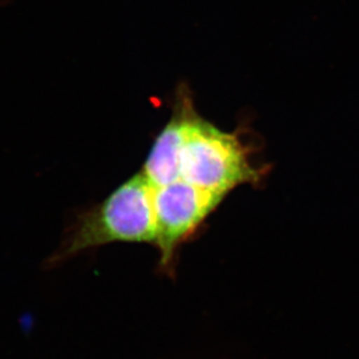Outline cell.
<instances>
[{"mask_svg":"<svg viewBox=\"0 0 359 359\" xmlns=\"http://www.w3.org/2000/svg\"><path fill=\"white\" fill-rule=\"evenodd\" d=\"M156 233L153 187L142 172L136 173L104 201L79 214L50 263L114 242L155 245Z\"/></svg>","mask_w":359,"mask_h":359,"instance_id":"obj_1","label":"cell"},{"mask_svg":"<svg viewBox=\"0 0 359 359\" xmlns=\"http://www.w3.org/2000/svg\"><path fill=\"white\" fill-rule=\"evenodd\" d=\"M261 175L240 136L200 118L187 99L178 180L224 198L235 187L256 183Z\"/></svg>","mask_w":359,"mask_h":359,"instance_id":"obj_2","label":"cell"},{"mask_svg":"<svg viewBox=\"0 0 359 359\" xmlns=\"http://www.w3.org/2000/svg\"><path fill=\"white\" fill-rule=\"evenodd\" d=\"M151 187L156 217L155 247L160 251V268L168 272L173 269L180 244L198 231L224 198L180 180L163 187L151 184Z\"/></svg>","mask_w":359,"mask_h":359,"instance_id":"obj_3","label":"cell"},{"mask_svg":"<svg viewBox=\"0 0 359 359\" xmlns=\"http://www.w3.org/2000/svg\"><path fill=\"white\" fill-rule=\"evenodd\" d=\"M187 102V99H184L183 106L175 112L172 119L157 136L143 165L141 172L154 187H163L178 180Z\"/></svg>","mask_w":359,"mask_h":359,"instance_id":"obj_4","label":"cell"}]
</instances>
